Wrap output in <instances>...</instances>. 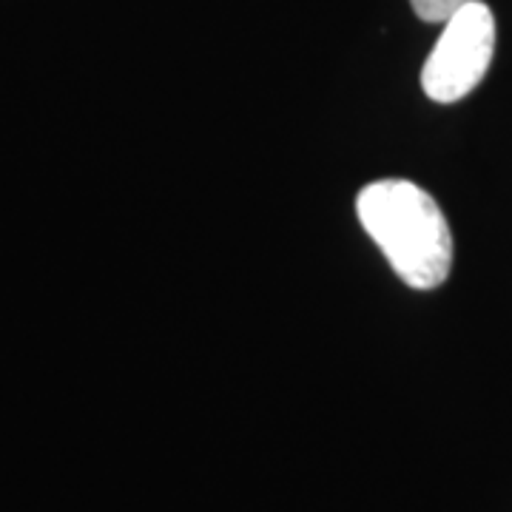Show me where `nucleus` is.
Segmentation results:
<instances>
[{"instance_id":"f257e3e1","label":"nucleus","mask_w":512,"mask_h":512,"mask_svg":"<svg viewBox=\"0 0 512 512\" xmlns=\"http://www.w3.org/2000/svg\"><path fill=\"white\" fill-rule=\"evenodd\" d=\"M356 214L390 268L416 291H433L453 268V234L439 202L410 180H379L356 197Z\"/></svg>"},{"instance_id":"f03ea898","label":"nucleus","mask_w":512,"mask_h":512,"mask_svg":"<svg viewBox=\"0 0 512 512\" xmlns=\"http://www.w3.org/2000/svg\"><path fill=\"white\" fill-rule=\"evenodd\" d=\"M495 18L487 3L467 0L444 23L421 69V89L436 103H456L476 89L493 63Z\"/></svg>"},{"instance_id":"7ed1b4c3","label":"nucleus","mask_w":512,"mask_h":512,"mask_svg":"<svg viewBox=\"0 0 512 512\" xmlns=\"http://www.w3.org/2000/svg\"><path fill=\"white\" fill-rule=\"evenodd\" d=\"M467 0H410L413 12L427 23H447Z\"/></svg>"}]
</instances>
